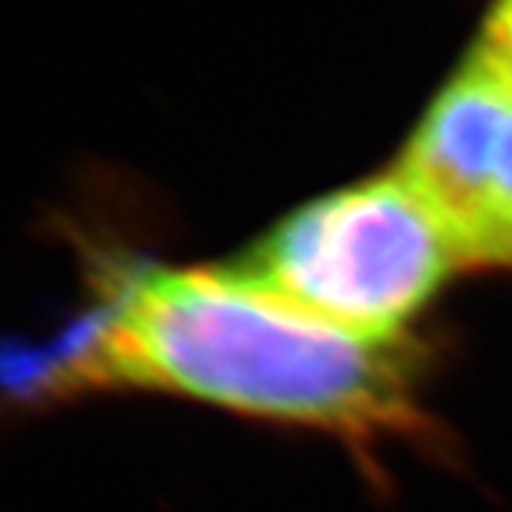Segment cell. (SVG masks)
Here are the masks:
<instances>
[{
  "instance_id": "cell-1",
  "label": "cell",
  "mask_w": 512,
  "mask_h": 512,
  "mask_svg": "<svg viewBox=\"0 0 512 512\" xmlns=\"http://www.w3.org/2000/svg\"><path fill=\"white\" fill-rule=\"evenodd\" d=\"M94 308L37 356L35 399L157 390L348 441L413 436L419 350L359 339L242 285L222 265H131L100 282Z\"/></svg>"
},
{
  "instance_id": "cell-2",
  "label": "cell",
  "mask_w": 512,
  "mask_h": 512,
  "mask_svg": "<svg viewBox=\"0 0 512 512\" xmlns=\"http://www.w3.org/2000/svg\"><path fill=\"white\" fill-rule=\"evenodd\" d=\"M222 268L330 328L384 342L404 339L464 265L433 208L390 168L305 202Z\"/></svg>"
},
{
  "instance_id": "cell-3",
  "label": "cell",
  "mask_w": 512,
  "mask_h": 512,
  "mask_svg": "<svg viewBox=\"0 0 512 512\" xmlns=\"http://www.w3.org/2000/svg\"><path fill=\"white\" fill-rule=\"evenodd\" d=\"M393 168L433 208L464 268H512V49L487 20Z\"/></svg>"
},
{
  "instance_id": "cell-4",
  "label": "cell",
  "mask_w": 512,
  "mask_h": 512,
  "mask_svg": "<svg viewBox=\"0 0 512 512\" xmlns=\"http://www.w3.org/2000/svg\"><path fill=\"white\" fill-rule=\"evenodd\" d=\"M487 23L507 40V46L512 49V0H495V6L487 15Z\"/></svg>"
}]
</instances>
